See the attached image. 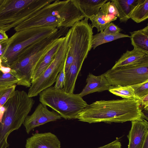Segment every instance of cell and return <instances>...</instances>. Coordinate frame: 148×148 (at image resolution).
Returning a JSON list of instances; mask_svg holds the SVG:
<instances>
[{
  "label": "cell",
  "instance_id": "6da1fadb",
  "mask_svg": "<svg viewBox=\"0 0 148 148\" xmlns=\"http://www.w3.org/2000/svg\"><path fill=\"white\" fill-rule=\"evenodd\" d=\"M140 101L121 99L97 101L79 112L75 118L89 123H123L145 119Z\"/></svg>",
  "mask_w": 148,
  "mask_h": 148
},
{
  "label": "cell",
  "instance_id": "7a4b0ae2",
  "mask_svg": "<svg viewBox=\"0 0 148 148\" xmlns=\"http://www.w3.org/2000/svg\"><path fill=\"white\" fill-rule=\"evenodd\" d=\"M84 18L74 0H55L32 14L14 29L16 32L49 26L58 29L69 28Z\"/></svg>",
  "mask_w": 148,
  "mask_h": 148
},
{
  "label": "cell",
  "instance_id": "3957f363",
  "mask_svg": "<svg viewBox=\"0 0 148 148\" xmlns=\"http://www.w3.org/2000/svg\"><path fill=\"white\" fill-rule=\"evenodd\" d=\"M68 29L60 28L55 34L29 45L21 52L10 66L21 83H31L33 73L37 63L59 38L66 35Z\"/></svg>",
  "mask_w": 148,
  "mask_h": 148
},
{
  "label": "cell",
  "instance_id": "277c9868",
  "mask_svg": "<svg viewBox=\"0 0 148 148\" xmlns=\"http://www.w3.org/2000/svg\"><path fill=\"white\" fill-rule=\"evenodd\" d=\"M34 103L25 91L16 90L3 105L5 110L0 123V148L8 147V136L23 124Z\"/></svg>",
  "mask_w": 148,
  "mask_h": 148
},
{
  "label": "cell",
  "instance_id": "5b68a950",
  "mask_svg": "<svg viewBox=\"0 0 148 148\" xmlns=\"http://www.w3.org/2000/svg\"><path fill=\"white\" fill-rule=\"evenodd\" d=\"M59 29L55 27L49 26L16 32L10 38L0 43L2 48H4L1 56L2 65L9 67L27 47L55 34Z\"/></svg>",
  "mask_w": 148,
  "mask_h": 148
},
{
  "label": "cell",
  "instance_id": "8992f818",
  "mask_svg": "<svg viewBox=\"0 0 148 148\" xmlns=\"http://www.w3.org/2000/svg\"><path fill=\"white\" fill-rule=\"evenodd\" d=\"M39 95L41 103L50 107L66 120L75 119L78 114L88 105L79 94L67 93L54 86L44 90Z\"/></svg>",
  "mask_w": 148,
  "mask_h": 148
},
{
  "label": "cell",
  "instance_id": "52a82bcc",
  "mask_svg": "<svg viewBox=\"0 0 148 148\" xmlns=\"http://www.w3.org/2000/svg\"><path fill=\"white\" fill-rule=\"evenodd\" d=\"M103 74L111 86L132 85L148 80V58L139 63L107 71Z\"/></svg>",
  "mask_w": 148,
  "mask_h": 148
},
{
  "label": "cell",
  "instance_id": "ba28073f",
  "mask_svg": "<svg viewBox=\"0 0 148 148\" xmlns=\"http://www.w3.org/2000/svg\"><path fill=\"white\" fill-rule=\"evenodd\" d=\"M65 36L52 62L39 78L32 84L27 93L29 97L37 96L40 92L51 86L56 82L59 73L65 65L68 49V32Z\"/></svg>",
  "mask_w": 148,
  "mask_h": 148
},
{
  "label": "cell",
  "instance_id": "9c48e42d",
  "mask_svg": "<svg viewBox=\"0 0 148 148\" xmlns=\"http://www.w3.org/2000/svg\"><path fill=\"white\" fill-rule=\"evenodd\" d=\"M54 0H34L28 6L8 17L0 19V30L6 32L27 18L32 14Z\"/></svg>",
  "mask_w": 148,
  "mask_h": 148
},
{
  "label": "cell",
  "instance_id": "30bf717a",
  "mask_svg": "<svg viewBox=\"0 0 148 148\" xmlns=\"http://www.w3.org/2000/svg\"><path fill=\"white\" fill-rule=\"evenodd\" d=\"M62 117L54 110L50 111L47 106L39 103L33 113L27 116L23 124L29 134L34 128L48 122L60 119Z\"/></svg>",
  "mask_w": 148,
  "mask_h": 148
},
{
  "label": "cell",
  "instance_id": "8fae6325",
  "mask_svg": "<svg viewBox=\"0 0 148 148\" xmlns=\"http://www.w3.org/2000/svg\"><path fill=\"white\" fill-rule=\"evenodd\" d=\"M132 126L127 135L128 148H142L148 135V122L145 119L131 121Z\"/></svg>",
  "mask_w": 148,
  "mask_h": 148
},
{
  "label": "cell",
  "instance_id": "7c38bea8",
  "mask_svg": "<svg viewBox=\"0 0 148 148\" xmlns=\"http://www.w3.org/2000/svg\"><path fill=\"white\" fill-rule=\"evenodd\" d=\"M61 143L55 134L50 132L36 133L26 140L25 148H60Z\"/></svg>",
  "mask_w": 148,
  "mask_h": 148
},
{
  "label": "cell",
  "instance_id": "4fadbf2b",
  "mask_svg": "<svg viewBox=\"0 0 148 148\" xmlns=\"http://www.w3.org/2000/svg\"><path fill=\"white\" fill-rule=\"evenodd\" d=\"M65 38V35L60 38L54 46L47 52L37 63L33 73L32 84L39 78L52 62Z\"/></svg>",
  "mask_w": 148,
  "mask_h": 148
},
{
  "label": "cell",
  "instance_id": "5bb4252c",
  "mask_svg": "<svg viewBox=\"0 0 148 148\" xmlns=\"http://www.w3.org/2000/svg\"><path fill=\"white\" fill-rule=\"evenodd\" d=\"M86 84L81 92L80 96L83 97L95 92H101L109 90L111 86L103 74L96 76L89 73L86 79Z\"/></svg>",
  "mask_w": 148,
  "mask_h": 148
},
{
  "label": "cell",
  "instance_id": "9a60e30c",
  "mask_svg": "<svg viewBox=\"0 0 148 148\" xmlns=\"http://www.w3.org/2000/svg\"><path fill=\"white\" fill-rule=\"evenodd\" d=\"M34 0H1L0 19L9 16L28 6Z\"/></svg>",
  "mask_w": 148,
  "mask_h": 148
},
{
  "label": "cell",
  "instance_id": "2e32d148",
  "mask_svg": "<svg viewBox=\"0 0 148 148\" xmlns=\"http://www.w3.org/2000/svg\"><path fill=\"white\" fill-rule=\"evenodd\" d=\"M147 58L148 54L135 49L131 51L127 50L116 61L111 69L135 64Z\"/></svg>",
  "mask_w": 148,
  "mask_h": 148
},
{
  "label": "cell",
  "instance_id": "e0dca14e",
  "mask_svg": "<svg viewBox=\"0 0 148 148\" xmlns=\"http://www.w3.org/2000/svg\"><path fill=\"white\" fill-rule=\"evenodd\" d=\"M84 18L89 19L100 11L101 6L108 0H74Z\"/></svg>",
  "mask_w": 148,
  "mask_h": 148
},
{
  "label": "cell",
  "instance_id": "ac0fdd59",
  "mask_svg": "<svg viewBox=\"0 0 148 148\" xmlns=\"http://www.w3.org/2000/svg\"><path fill=\"white\" fill-rule=\"evenodd\" d=\"M134 48L148 54V25L143 29L130 32Z\"/></svg>",
  "mask_w": 148,
  "mask_h": 148
},
{
  "label": "cell",
  "instance_id": "d6986e66",
  "mask_svg": "<svg viewBox=\"0 0 148 148\" xmlns=\"http://www.w3.org/2000/svg\"><path fill=\"white\" fill-rule=\"evenodd\" d=\"M119 14L121 23H126L130 18V15L138 3V0H112Z\"/></svg>",
  "mask_w": 148,
  "mask_h": 148
},
{
  "label": "cell",
  "instance_id": "ffe728a7",
  "mask_svg": "<svg viewBox=\"0 0 148 148\" xmlns=\"http://www.w3.org/2000/svg\"><path fill=\"white\" fill-rule=\"evenodd\" d=\"M130 18L137 23L148 18V0H138L137 5L130 15Z\"/></svg>",
  "mask_w": 148,
  "mask_h": 148
},
{
  "label": "cell",
  "instance_id": "44dd1931",
  "mask_svg": "<svg viewBox=\"0 0 148 148\" xmlns=\"http://www.w3.org/2000/svg\"><path fill=\"white\" fill-rule=\"evenodd\" d=\"M130 36L119 33L115 34H104L103 32L93 35L92 40V48L93 49L101 45L111 42L119 38H130Z\"/></svg>",
  "mask_w": 148,
  "mask_h": 148
},
{
  "label": "cell",
  "instance_id": "7402d4cb",
  "mask_svg": "<svg viewBox=\"0 0 148 148\" xmlns=\"http://www.w3.org/2000/svg\"><path fill=\"white\" fill-rule=\"evenodd\" d=\"M108 90L113 94L123 99L139 100L136 96L134 90L131 86H112Z\"/></svg>",
  "mask_w": 148,
  "mask_h": 148
},
{
  "label": "cell",
  "instance_id": "603a6c76",
  "mask_svg": "<svg viewBox=\"0 0 148 148\" xmlns=\"http://www.w3.org/2000/svg\"><path fill=\"white\" fill-rule=\"evenodd\" d=\"M19 79L12 70L11 72L5 73L0 70V89L17 84Z\"/></svg>",
  "mask_w": 148,
  "mask_h": 148
},
{
  "label": "cell",
  "instance_id": "cb8c5ba5",
  "mask_svg": "<svg viewBox=\"0 0 148 148\" xmlns=\"http://www.w3.org/2000/svg\"><path fill=\"white\" fill-rule=\"evenodd\" d=\"M89 19L92 22L91 25L92 28H96L98 32H103L106 26L109 23L104 20L103 14L100 10L97 14L90 17Z\"/></svg>",
  "mask_w": 148,
  "mask_h": 148
},
{
  "label": "cell",
  "instance_id": "d4e9b609",
  "mask_svg": "<svg viewBox=\"0 0 148 148\" xmlns=\"http://www.w3.org/2000/svg\"><path fill=\"white\" fill-rule=\"evenodd\" d=\"M16 84L0 89V106H3L14 94Z\"/></svg>",
  "mask_w": 148,
  "mask_h": 148
},
{
  "label": "cell",
  "instance_id": "484cf974",
  "mask_svg": "<svg viewBox=\"0 0 148 148\" xmlns=\"http://www.w3.org/2000/svg\"><path fill=\"white\" fill-rule=\"evenodd\" d=\"M105 16H113L119 17L117 8L112 0L104 3L101 6L100 10Z\"/></svg>",
  "mask_w": 148,
  "mask_h": 148
},
{
  "label": "cell",
  "instance_id": "4316f807",
  "mask_svg": "<svg viewBox=\"0 0 148 148\" xmlns=\"http://www.w3.org/2000/svg\"><path fill=\"white\" fill-rule=\"evenodd\" d=\"M139 100L148 94V80L139 84L130 85Z\"/></svg>",
  "mask_w": 148,
  "mask_h": 148
},
{
  "label": "cell",
  "instance_id": "83f0119b",
  "mask_svg": "<svg viewBox=\"0 0 148 148\" xmlns=\"http://www.w3.org/2000/svg\"><path fill=\"white\" fill-rule=\"evenodd\" d=\"M65 66L59 73L54 86L57 89H62L63 88L65 80V73L64 70Z\"/></svg>",
  "mask_w": 148,
  "mask_h": 148
},
{
  "label": "cell",
  "instance_id": "f1b7e54d",
  "mask_svg": "<svg viewBox=\"0 0 148 148\" xmlns=\"http://www.w3.org/2000/svg\"><path fill=\"white\" fill-rule=\"evenodd\" d=\"M122 30V29L118 26L111 22L106 26L103 32L106 34H115L120 33Z\"/></svg>",
  "mask_w": 148,
  "mask_h": 148
},
{
  "label": "cell",
  "instance_id": "f546056e",
  "mask_svg": "<svg viewBox=\"0 0 148 148\" xmlns=\"http://www.w3.org/2000/svg\"><path fill=\"white\" fill-rule=\"evenodd\" d=\"M120 138H117L115 140L104 145L102 148H122L121 144L119 141Z\"/></svg>",
  "mask_w": 148,
  "mask_h": 148
},
{
  "label": "cell",
  "instance_id": "4dcf8cb0",
  "mask_svg": "<svg viewBox=\"0 0 148 148\" xmlns=\"http://www.w3.org/2000/svg\"><path fill=\"white\" fill-rule=\"evenodd\" d=\"M140 105L144 106L145 110H148V94L147 95L140 100Z\"/></svg>",
  "mask_w": 148,
  "mask_h": 148
},
{
  "label": "cell",
  "instance_id": "1f68e13d",
  "mask_svg": "<svg viewBox=\"0 0 148 148\" xmlns=\"http://www.w3.org/2000/svg\"><path fill=\"white\" fill-rule=\"evenodd\" d=\"M8 37L5 32L0 30V43L7 40Z\"/></svg>",
  "mask_w": 148,
  "mask_h": 148
},
{
  "label": "cell",
  "instance_id": "d6a6232c",
  "mask_svg": "<svg viewBox=\"0 0 148 148\" xmlns=\"http://www.w3.org/2000/svg\"><path fill=\"white\" fill-rule=\"evenodd\" d=\"M0 70L5 73H9L12 71L10 67L4 66L2 65L0 66Z\"/></svg>",
  "mask_w": 148,
  "mask_h": 148
},
{
  "label": "cell",
  "instance_id": "836d02e7",
  "mask_svg": "<svg viewBox=\"0 0 148 148\" xmlns=\"http://www.w3.org/2000/svg\"><path fill=\"white\" fill-rule=\"evenodd\" d=\"M5 110V108L4 106H0V123L1 122Z\"/></svg>",
  "mask_w": 148,
  "mask_h": 148
},
{
  "label": "cell",
  "instance_id": "e575fe53",
  "mask_svg": "<svg viewBox=\"0 0 148 148\" xmlns=\"http://www.w3.org/2000/svg\"><path fill=\"white\" fill-rule=\"evenodd\" d=\"M142 148H148V135L145 139Z\"/></svg>",
  "mask_w": 148,
  "mask_h": 148
},
{
  "label": "cell",
  "instance_id": "d590c367",
  "mask_svg": "<svg viewBox=\"0 0 148 148\" xmlns=\"http://www.w3.org/2000/svg\"><path fill=\"white\" fill-rule=\"evenodd\" d=\"M2 60L1 58V56H0V66L2 65Z\"/></svg>",
  "mask_w": 148,
  "mask_h": 148
},
{
  "label": "cell",
  "instance_id": "8d00e7d4",
  "mask_svg": "<svg viewBox=\"0 0 148 148\" xmlns=\"http://www.w3.org/2000/svg\"><path fill=\"white\" fill-rule=\"evenodd\" d=\"M103 146H101V147H98L95 148H103Z\"/></svg>",
  "mask_w": 148,
  "mask_h": 148
},
{
  "label": "cell",
  "instance_id": "74e56055",
  "mask_svg": "<svg viewBox=\"0 0 148 148\" xmlns=\"http://www.w3.org/2000/svg\"><path fill=\"white\" fill-rule=\"evenodd\" d=\"M2 48V46L0 44V50Z\"/></svg>",
  "mask_w": 148,
  "mask_h": 148
}]
</instances>
